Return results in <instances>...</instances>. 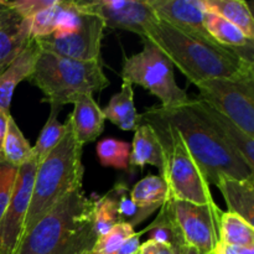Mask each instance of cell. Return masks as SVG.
I'll list each match as a JSON object with an SVG mask.
<instances>
[{
    "instance_id": "1",
    "label": "cell",
    "mask_w": 254,
    "mask_h": 254,
    "mask_svg": "<svg viewBox=\"0 0 254 254\" xmlns=\"http://www.w3.org/2000/svg\"><path fill=\"white\" fill-rule=\"evenodd\" d=\"M141 40L160 50L195 86L216 78L254 81V47L228 49L185 34L160 19L149 25Z\"/></svg>"
},
{
    "instance_id": "2",
    "label": "cell",
    "mask_w": 254,
    "mask_h": 254,
    "mask_svg": "<svg viewBox=\"0 0 254 254\" xmlns=\"http://www.w3.org/2000/svg\"><path fill=\"white\" fill-rule=\"evenodd\" d=\"M94 200L72 191L22 233L14 254H88L97 241Z\"/></svg>"
},
{
    "instance_id": "3",
    "label": "cell",
    "mask_w": 254,
    "mask_h": 254,
    "mask_svg": "<svg viewBox=\"0 0 254 254\" xmlns=\"http://www.w3.org/2000/svg\"><path fill=\"white\" fill-rule=\"evenodd\" d=\"M151 109L179 131L208 185H217L223 178L254 176V170L193 111L190 98L179 106L158 104Z\"/></svg>"
},
{
    "instance_id": "4",
    "label": "cell",
    "mask_w": 254,
    "mask_h": 254,
    "mask_svg": "<svg viewBox=\"0 0 254 254\" xmlns=\"http://www.w3.org/2000/svg\"><path fill=\"white\" fill-rule=\"evenodd\" d=\"M66 126V133L61 141L37 165L24 232L30 230L64 196L82 189L83 146L76 139L69 117Z\"/></svg>"
},
{
    "instance_id": "5",
    "label": "cell",
    "mask_w": 254,
    "mask_h": 254,
    "mask_svg": "<svg viewBox=\"0 0 254 254\" xmlns=\"http://www.w3.org/2000/svg\"><path fill=\"white\" fill-rule=\"evenodd\" d=\"M27 81L41 89L42 101L61 108L81 94H93L109 86L102 60L76 61L42 51Z\"/></svg>"
},
{
    "instance_id": "6",
    "label": "cell",
    "mask_w": 254,
    "mask_h": 254,
    "mask_svg": "<svg viewBox=\"0 0 254 254\" xmlns=\"http://www.w3.org/2000/svg\"><path fill=\"white\" fill-rule=\"evenodd\" d=\"M140 121L150 124L156 131L163 148V173L174 200L206 205L212 202L210 185L203 178L197 164L189 153L179 131L150 108L140 114Z\"/></svg>"
},
{
    "instance_id": "7",
    "label": "cell",
    "mask_w": 254,
    "mask_h": 254,
    "mask_svg": "<svg viewBox=\"0 0 254 254\" xmlns=\"http://www.w3.org/2000/svg\"><path fill=\"white\" fill-rule=\"evenodd\" d=\"M143 44L144 47L139 54L124 60L123 82L144 87L160 99L163 107L185 103L189 97L186 91L176 83L174 66L168 57L146 40H143Z\"/></svg>"
},
{
    "instance_id": "8",
    "label": "cell",
    "mask_w": 254,
    "mask_h": 254,
    "mask_svg": "<svg viewBox=\"0 0 254 254\" xmlns=\"http://www.w3.org/2000/svg\"><path fill=\"white\" fill-rule=\"evenodd\" d=\"M198 99L230 118L254 138V81L216 78L196 84Z\"/></svg>"
},
{
    "instance_id": "9",
    "label": "cell",
    "mask_w": 254,
    "mask_h": 254,
    "mask_svg": "<svg viewBox=\"0 0 254 254\" xmlns=\"http://www.w3.org/2000/svg\"><path fill=\"white\" fill-rule=\"evenodd\" d=\"M171 213L185 245L201 254H211L220 242V221L223 211L215 201L206 205L169 198Z\"/></svg>"
},
{
    "instance_id": "10",
    "label": "cell",
    "mask_w": 254,
    "mask_h": 254,
    "mask_svg": "<svg viewBox=\"0 0 254 254\" xmlns=\"http://www.w3.org/2000/svg\"><path fill=\"white\" fill-rule=\"evenodd\" d=\"M81 12L79 24L73 29L35 39L40 50L76 61L101 60V42L106 26L96 15Z\"/></svg>"
},
{
    "instance_id": "11",
    "label": "cell",
    "mask_w": 254,
    "mask_h": 254,
    "mask_svg": "<svg viewBox=\"0 0 254 254\" xmlns=\"http://www.w3.org/2000/svg\"><path fill=\"white\" fill-rule=\"evenodd\" d=\"M36 169L37 161L34 156L17 169L11 198L0 220V254H14L21 240Z\"/></svg>"
},
{
    "instance_id": "12",
    "label": "cell",
    "mask_w": 254,
    "mask_h": 254,
    "mask_svg": "<svg viewBox=\"0 0 254 254\" xmlns=\"http://www.w3.org/2000/svg\"><path fill=\"white\" fill-rule=\"evenodd\" d=\"M81 11L98 16L109 29L126 30L144 36L158 16L146 0H82L74 1Z\"/></svg>"
},
{
    "instance_id": "13",
    "label": "cell",
    "mask_w": 254,
    "mask_h": 254,
    "mask_svg": "<svg viewBox=\"0 0 254 254\" xmlns=\"http://www.w3.org/2000/svg\"><path fill=\"white\" fill-rule=\"evenodd\" d=\"M158 19L191 36L217 44L205 25L206 7L202 0H146ZM222 46V45H221Z\"/></svg>"
},
{
    "instance_id": "14",
    "label": "cell",
    "mask_w": 254,
    "mask_h": 254,
    "mask_svg": "<svg viewBox=\"0 0 254 254\" xmlns=\"http://www.w3.org/2000/svg\"><path fill=\"white\" fill-rule=\"evenodd\" d=\"M190 103L193 111L254 170V138L247 135L230 118L197 97L190 99Z\"/></svg>"
},
{
    "instance_id": "15",
    "label": "cell",
    "mask_w": 254,
    "mask_h": 254,
    "mask_svg": "<svg viewBox=\"0 0 254 254\" xmlns=\"http://www.w3.org/2000/svg\"><path fill=\"white\" fill-rule=\"evenodd\" d=\"M31 20L0 2V73L19 56L31 39Z\"/></svg>"
},
{
    "instance_id": "16",
    "label": "cell",
    "mask_w": 254,
    "mask_h": 254,
    "mask_svg": "<svg viewBox=\"0 0 254 254\" xmlns=\"http://www.w3.org/2000/svg\"><path fill=\"white\" fill-rule=\"evenodd\" d=\"M41 52L35 39H30L21 54L0 73V111L10 114L12 94L17 84L32 74L39 55Z\"/></svg>"
},
{
    "instance_id": "17",
    "label": "cell",
    "mask_w": 254,
    "mask_h": 254,
    "mask_svg": "<svg viewBox=\"0 0 254 254\" xmlns=\"http://www.w3.org/2000/svg\"><path fill=\"white\" fill-rule=\"evenodd\" d=\"M73 112L69 114L72 128L82 146L96 140L104 129L103 111L93 99V94H81L74 99Z\"/></svg>"
},
{
    "instance_id": "18",
    "label": "cell",
    "mask_w": 254,
    "mask_h": 254,
    "mask_svg": "<svg viewBox=\"0 0 254 254\" xmlns=\"http://www.w3.org/2000/svg\"><path fill=\"white\" fill-rule=\"evenodd\" d=\"M227 203V212L240 216L254 227V176L248 179L223 178L216 185Z\"/></svg>"
},
{
    "instance_id": "19",
    "label": "cell",
    "mask_w": 254,
    "mask_h": 254,
    "mask_svg": "<svg viewBox=\"0 0 254 254\" xmlns=\"http://www.w3.org/2000/svg\"><path fill=\"white\" fill-rule=\"evenodd\" d=\"M145 165L156 166L161 175L164 165L163 148L153 127L140 121L135 128L133 143L130 144L129 166L144 168Z\"/></svg>"
},
{
    "instance_id": "20",
    "label": "cell",
    "mask_w": 254,
    "mask_h": 254,
    "mask_svg": "<svg viewBox=\"0 0 254 254\" xmlns=\"http://www.w3.org/2000/svg\"><path fill=\"white\" fill-rule=\"evenodd\" d=\"M107 121L116 124L119 129L126 131L135 130L140 123V114L134 104L133 86L128 82H123L121 92L114 94L108 106L102 109Z\"/></svg>"
},
{
    "instance_id": "21",
    "label": "cell",
    "mask_w": 254,
    "mask_h": 254,
    "mask_svg": "<svg viewBox=\"0 0 254 254\" xmlns=\"http://www.w3.org/2000/svg\"><path fill=\"white\" fill-rule=\"evenodd\" d=\"M207 11L215 12L238 27L248 39L254 40V20L246 1L241 0H202Z\"/></svg>"
},
{
    "instance_id": "22",
    "label": "cell",
    "mask_w": 254,
    "mask_h": 254,
    "mask_svg": "<svg viewBox=\"0 0 254 254\" xmlns=\"http://www.w3.org/2000/svg\"><path fill=\"white\" fill-rule=\"evenodd\" d=\"M130 197L139 207L154 213L170 198V191L161 176L148 175L133 186Z\"/></svg>"
},
{
    "instance_id": "23",
    "label": "cell",
    "mask_w": 254,
    "mask_h": 254,
    "mask_svg": "<svg viewBox=\"0 0 254 254\" xmlns=\"http://www.w3.org/2000/svg\"><path fill=\"white\" fill-rule=\"evenodd\" d=\"M205 25L215 41L222 46L236 50L254 47L253 40L248 39L236 25L227 21L215 12L206 10Z\"/></svg>"
},
{
    "instance_id": "24",
    "label": "cell",
    "mask_w": 254,
    "mask_h": 254,
    "mask_svg": "<svg viewBox=\"0 0 254 254\" xmlns=\"http://www.w3.org/2000/svg\"><path fill=\"white\" fill-rule=\"evenodd\" d=\"M31 158L32 146L21 133L15 119L10 116L0 151V160L19 168Z\"/></svg>"
},
{
    "instance_id": "25",
    "label": "cell",
    "mask_w": 254,
    "mask_h": 254,
    "mask_svg": "<svg viewBox=\"0 0 254 254\" xmlns=\"http://www.w3.org/2000/svg\"><path fill=\"white\" fill-rule=\"evenodd\" d=\"M220 242L227 246L254 247V227L235 213L222 212Z\"/></svg>"
},
{
    "instance_id": "26",
    "label": "cell",
    "mask_w": 254,
    "mask_h": 254,
    "mask_svg": "<svg viewBox=\"0 0 254 254\" xmlns=\"http://www.w3.org/2000/svg\"><path fill=\"white\" fill-rule=\"evenodd\" d=\"M61 107L51 106L49 119L42 128L36 144L32 146V156L37 161V165L47 156V154L61 141L66 133V123L61 124L59 122V113Z\"/></svg>"
},
{
    "instance_id": "27",
    "label": "cell",
    "mask_w": 254,
    "mask_h": 254,
    "mask_svg": "<svg viewBox=\"0 0 254 254\" xmlns=\"http://www.w3.org/2000/svg\"><path fill=\"white\" fill-rule=\"evenodd\" d=\"M112 200L114 201V205L117 207L118 212L119 222L130 225L134 228V226L139 225L143 222L145 218L153 215V212L144 208L139 207L130 197V191L128 190L127 185L124 184H117L113 189L108 192Z\"/></svg>"
},
{
    "instance_id": "28",
    "label": "cell",
    "mask_w": 254,
    "mask_h": 254,
    "mask_svg": "<svg viewBox=\"0 0 254 254\" xmlns=\"http://www.w3.org/2000/svg\"><path fill=\"white\" fill-rule=\"evenodd\" d=\"M97 155L103 166L127 169L129 166L130 144L113 138L103 139L97 144Z\"/></svg>"
},
{
    "instance_id": "29",
    "label": "cell",
    "mask_w": 254,
    "mask_h": 254,
    "mask_svg": "<svg viewBox=\"0 0 254 254\" xmlns=\"http://www.w3.org/2000/svg\"><path fill=\"white\" fill-rule=\"evenodd\" d=\"M119 223L121 222H119L117 207L108 193L94 200L93 225L97 237L106 235Z\"/></svg>"
},
{
    "instance_id": "30",
    "label": "cell",
    "mask_w": 254,
    "mask_h": 254,
    "mask_svg": "<svg viewBox=\"0 0 254 254\" xmlns=\"http://www.w3.org/2000/svg\"><path fill=\"white\" fill-rule=\"evenodd\" d=\"M134 233V228L127 223L114 226L106 235L97 238L88 254H117L124 242Z\"/></svg>"
},
{
    "instance_id": "31",
    "label": "cell",
    "mask_w": 254,
    "mask_h": 254,
    "mask_svg": "<svg viewBox=\"0 0 254 254\" xmlns=\"http://www.w3.org/2000/svg\"><path fill=\"white\" fill-rule=\"evenodd\" d=\"M62 1L56 0L54 5L46 7L37 12L31 19V32L32 39L37 37H45L51 35L57 30L60 25V17H61Z\"/></svg>"
},
{
    "instance_id": "32",
    "label": "cell",
    "mask_w": 254,
    "mask_h": 254,
    "mask_svg": "<svg viewBox=\"0 0 254 254\" xmlns=\"http://www.w3.org/2000/svg\"><path fill=\"white\" fill-rule=\"evenodd\" d=\"M16 166L0 160V220L7 207L17 176Z\"/></svg>"
},
{
    "instance_id": "33",
    "label": "cell",
    "mask_w": 254,
    "mask_h": 254,
    "mask_svg": "<svg viewBox=\"0 0 254 254\" xmlns=\"http://www.w3.org/2000/svg\"><path fill=\"white\" fill-rule=\"evenodd\" d=\"M56 0H14V1H1L2 5L10 7L20 15L22 19L31 20L37 12L55 4Z\"/></svg>"
},
{
    "instance_id": "34",
    "label": "cell",
    "mask_w": 254,
    "mask_h": 254,
    "mask_svg": "<svg viewBox=\"0 0 254 254\" xmlns=\"http://www.w3.org/2000/svg\"><path fill=\"white\" fill-rule=\"evenodd\" d=\"M139 254H178L173 247L165 243L156 242V241L148 240L145 243L140 245Z\"/></svg>"
},
{
    "instance_id": "35",
    "label": "cell",
    "mask_w": 254,
    "mask_h": 254,
    "mask_svg": "<svg viewBox=\"0 0 254 254\" xmlns=\"http://www.w3.org/2000/svg\"><path fill=\"white\" fill-rule=\"evenodd\" d=\"M140 236V232H134L133 235L122 245V247L119 248L117 254H138L139 250H140V241H139Z\"/></svg>"
},
{
    "instance_id": "36",
    "label": "cell",
    "mask_w": 254,
    "mask_h": 254,
    "mask_svg": "<svg viewBox=\"0 0 254 254\" xmlns=\"http://www.w3.org/2000/svg\"><path fill=\"white\" fill-rule=\"evenodd\" d=\"M215 254H254V247H238V246H227L218 242L215 248Z\"/></svg>"
},
{
    "instance_id": "37",
    "label": "cell",
    "mask_w": 254,
    "mask_h": 254,
    "mask_svg": "<svg viewBox=\"0 0 254 254\" xmlns=\"http://www.w3.org/2000/svg\"><path fill=\"white\" fill-rule=\"evenodd\" d=\"M11 114H5L0 111V151H1V145L2 141H4L5 131H6V126H7V119Z\"/></svg>"
},
{
    "instance_id": "38",
    "label": "cell",
    "mask_w": 254,
    "mask_h": 254,
    "mask_svg": "<svg viewBox=\"0 0 254 254\" xmlns=\"http://www.w3.org/2000/svg\"><path fill=\"white\" fill-rule=\"evenodd\" d=\"M179 254H201L200 252H198L196 248L191 247V246H183V247L180 248V251H179Z\"/></svg>"
},
{
    "instance_id": "39",
    "label": "cell",
    "mask_w": 254,
    "mask_h": 254,
    "mask_svg": "<svg viewBox=\"0 0 254 254\" xmlns=\"http://www.w3.org/2000/svg\"><path fill=\"white\" fill-rule=\"evenodd\" d=\"M211 254H215V252H212V253H211Z\"/></svg>"
},
{
    "instance_id": "40",
    "label": "cell",
    "mask_w": 254,
    "mask_h": 254,
    "mask_svg": "<svg viewBox=\"0 0 254 254\" xmlns=\"http://www.w3.org/2000/svg\"><path fill=\"white\" fill-rule=\"evenodd\" d=\"M138 254H139V253H138Z\"/></svg>"
}]
</instances>
